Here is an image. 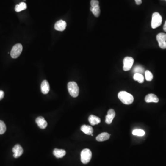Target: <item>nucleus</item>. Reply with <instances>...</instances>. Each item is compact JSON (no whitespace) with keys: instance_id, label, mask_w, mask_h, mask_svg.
Instances as JSON below:
<instances>
[{"instance_id":"1","label":"nucleus","mask_w":166,"mask_h":166,"mask_svg":"<svg viewBox=\"0 0 166 166\" xmlns=\"http://www.w3.org/2000/svg\"><path fill=\"white\" fill-rule=\"evenodd\" d=\"M118 97L121 102L125 104H131L134 101L133 95L126 91H120L118 93Z\"/></svg>"},{"instance_id":"2","label":"nucleus","mask_w":166,"mask_h":166,"mask_svg":"<svg viewBox=\"0 0 166 166\" xmlns=\"http://www.w3.org/2000/svg\"><path fill=\"white\" fill-rule=\"evenodd\" d=\"M68 88L69 93L71 96L76 98L79 94V87L75 82L72 81L68 83Z\"/></svg>"},{"instance_id":"3","label":"nucleus","mask_w":166,"mask_h":166,"mask_svg":"<svg viewBox=\"0 0 166 166\" xmlns=\"http://www.w3.org/2000/svg\"><path fill=\"white\" fill-rule=\"evenodd\" d=\"M162 23V17L158 12H154L152 15L151 21V27L155 29L160 26Z\"/></svg>"},{"instance_id":"4","label":"nucleus","mask_w":166,"mask_h":166,"mask_svg":"<svg viewBox=\"0 0 166 166\" xmlns=\"http://www.w3.org/2000/svg\"><path fill=\"white\" fill-rule=\"evenodd\" d=\"M81 161L83 164H87L90 162L92 157L91 151L88 149H85L81 151Z\"/></svg>"},{"instance_id":"5","label":"nucleus","mask_w":166,"mask_h":166,"mask_svg":"<svg viewBox=\"0 0 166 166\" xmlns=\"http://www.w3.org/2000/svg\"><path fill=\"white\" fill-rule=\"evenodd\" d=\"M99 4V1L97 0H91L90 1V11L96 17L99 16L100 15V9Z\"/></svg>"},{"instance_id":"6","label":"nucleus","mask_w":166,"mask_h":166,"mask_svg":"<svg viewBox=\"0 0 166 166\" xmlns=\"http://www.w3.org/2000/svg\"><path fill=\"white\" fill-rule=\"evenodd\" d=\"M22 50L23 46L22 44L20 43L15 44V46H13L11 51V56L12 58H17L21 55Z\"/></svg>"},{"instance_id":"7","label":"nucleus","mask_w":166,"mask_h":166,"mask_svg":"<svg viewBox=\"0 0 166 166\" xmlns=\"http://www.w3.org/2000/svg\"><path fill=\"white\" fill-rule=\"evenodd\" d=\"M157 41H158L160 48L162 49L166 48V34L160 33L157 35Z\"/></svg>"},{"instance_id":"8","label":"nucleus","mask_w":166,"mask_h":166,"mask_svg":"<svg viewBox=\"0 0 166 166\" xmlns=\"http://www.w3.org/2000/svg\"><path fill=\"white\" fill-rule=\"evenodd\" d=\"M134 63V59L131 57H126L123 60V70L125 71H128L132 68Z\"/></svg>"},{"instance_id":"9","label":"nucleus","mask_w":166,"mask_h":166,"mask_svg":"<svg viewBox=\"0 0 166 166\" xmlns=\"http://www.w3.org/2000/svg\"><path fill=\"white\" fill-rule=\"evenodd\" d=\"M12 152H13V157L15 158H18L22 155L23 150L22 147L20 145L17 144L12 148Z\"/></svg>"},{"instance_id":"10","label":"nucleus","mask_w":166,"mask_h":166,"mask_svg":"<svg viewBox=\"0 0 166 166\" xmlns=\"http://www.w3.org/2000/svg\"><path fill=\"white\" fill-rule=\"evenodd\" d=\"M115 116V112L113 109H110L108 111V114L106 116L105 122L106 124L109 125L112 123L113 119Z\"/></svg>"},{"instance_id":"11","label":"nucleus","mask_w":166,"mask_h":166,"mask_svg":"<svg viewBox=\"0 0 166 166\" xmlns=\"http://www.w3.org/2000/svg\"><path fill=\"white\" fill-rule=\"evenodd\" d=\"M67 27V23L62 20H59L54 25V28L57 31H64Z\"/></svg>"},{"instance_id":"12","label":"nucleus","mask_w":166,"mask_h":166,"mask_svg":"<svg viewBox=\"0 0 166 166\" xmlns=\"http://www.w3.org/2000/svg\"><path fill=\"white\" fill-rule=\"evenodd\" d=\"M36 122L38 126L41 129H45L47 126V122L43 117L39 116L36 119Z\"/></svg>"},{"instance_id":"13","label":"nucleus","mask_w":166,"mask_h":166,"mask_svg":"<svg viewBox=\"0 0 166 166\" xmlns=\"http://www.w3.org/2000/svg\"><path fill=\"white\" fill-rule=\"evenodd\" d=\"M41 91L43 94H47L50 90L49 83L47 80H43L41 84Z\"/></svg>"},{"instance_id":"14","label":"nucleus","mask_w":166,"mask_h":166,"mask_svg":"<svg viewBox=\"0 0 166 166\" xmlns=\"http://www.w3.org/2000/svg\"><path fill=\"white\" fill-rule=\"evenodd\" d=\"M159 100V99L157 97L156 95L153 94L147 95L145 98V101L146 103H151V102L157 103H158Z\"/></svg>"},{"instance_id":"15","label":"nucleus","mask_w":166,"mask_h":166,"mask_svg":"<svg viewBox=\"0 0 166 166\" xmlns=\"http://www.w3.org/2000/svg\"><path fill=\"white\" fill-rule=\"evenodd\" d=\"M88 120L92 126L98 125L101 122L100 118L93 115H90L89 117Z\"/></svg>"},{"instance_id":"16","label":"nucleus","mask_w":166,"mask_h":166,"mask_svg":"<svg viewBox=\"0 0 166 166\" xmlns=\"http://www.w3.org/2000/svg\"><path fill=\"white\" fill-rule=\"evenodd\" d=\"M110 134L107 132H103L96 137V140L98 142L107 140L110 138Z\"/></svg>"},{"instance_id":"17","label":"nucleus","mask_w":166,"mask_h":166,"mask_svg":"<svg viewBox=\"0 0 166 166\" xmlns=\"http://www.w3.org/2000/svg\"><path fill=\"white\" fill-rule=\"evenodd\" d=\"M81 130L84 133L88 135L92 134V133L93 132V129L91 126L85 125L82 126L81 127Z\"/></svg>"},{"instance_id":"18","label":"nucleus","mask_w":166,"mask_h":166,"mask_svg":"<svg viewBox=\"0 0 166 166\" xmlns=\"http://www.w3.org/2000/svg\"><path fill=\"white\" fill-rule=\"evenodd\" d=\"M53 154L57 158H62L66 154V151L62 149H55L53 151Z\"/></svg>"},{"instance_id":"19","label":"nucleus","mask_w":166,"mask_h":166,"mask_svg":"<svg viewBox=\"0 0 166 166\" xmlns=\"http://www.w3.org/2000/svg\"><path fill=\"white\" fill-rule=\"evenodd\" d=\"M27 8V5L25 2H21L19 5H17L15 7V10L17 12H20Z\"/></svg>"},{"instance_id":"20","label":"nucleus","mask_w":166,"mask_h":166,"mask_svg":"<svg viewBox=\"0 0 166 166\" xmlns=\"http://www.w3.org/2000/svg\"><path fill=\"white\" fill-rule=\"evenodd\" d=\"M133 79L135 81H138V83L140 84L144 82V77L141 74L135 73L133 76Z\"/></svg>"},{"instance_id":"21","label":"nucleus","mask_w":166,"mask_h":166,"mask_svg":"<svg viewBox=\"0 0 166 166\" xmlns=\"http://www.w3.org/2000/svg\"><path fill=\"white\" fill-rule=\"evenodd\" d=\"M132 134L137 136H143L145 135V131L142 129H135L132 131Z\"/></svg>"},{"instance_id":"22","label":"nucleus","mask_w":166,"mask_h":166,"mask_svg":"<svg viewBox=\"0 0 166 166\" xmlns=\"http://www.w3.org/2000/svg\"><path fill=\"white\" fill-rule=\"evenodd\" d=\"M145 72V69L143 67L140 66H136L133 69V72L135 73H140L142 74Z\"/></svg>"},{"instance_id":"23","label":"nucleus","mask_w":166,"mask_h":166,"mask_svg":"<svg viewBox=\"0 0 166 166\" xmlns=\"http://www.w3.org/2000/svg\"><path fill=\"white\" fill-rule=\"evenodd\" d=\"M6 131V126L3 121L0 120V134H3Z\"/></svg>"},{"instance_id":"24","label":"nucleus","mask_w":166,"mask_h":166,"mask_svg":"<svg viewBox=\"0 0 166 166\" xmlns=\"http://www.w3.org/2000/svg\"><path fill=\"white\" fill-rule=\"evenodd\" d=\"M145 76L147 81H151L153 79V74L149 70H146L145 72Z\"/></svg>"},{"instance_id":"25","label":"nucleus","mask_w":166,"mask_h":166,"mask_svg":"<svg viewBox=\"0 0 166 166\" xmlns=\"http://www.w3.org/2000/svg\"><path fill=\"white\" fill-rule=\"evenodd\" d=\"M4 96V92L2 90H0V100L3 98Z\"/></svg>"},{"instance_id":"26","label":"nucleus","mask_w":166,"mask_h":166,"mask_svg":"<svg viewBox=\"0 0 166 166\" xmlns=\"http://www.w3.org/2000/svg\"><path fill=\"white\" fill-rule=\"evenodd\" d=\"M135 1L137 5H140L142 3V0H135Z\"/></svg>"},{"instance_id":"27","label":"nucleus","mask_w":166,"mask_h":166,"mask_svg":"<svg viewBox=\"0 0 166 166\" xmlns=\"http://www.w3.org/2000/svg\"><path fill=\"white\" fill-rule=\"evenodd\" d=\"M163 30H164V31H165V32H166V21H165L164 26H163Z\"/></svg>"}]
</instances>
